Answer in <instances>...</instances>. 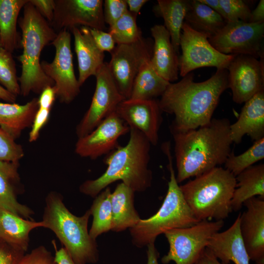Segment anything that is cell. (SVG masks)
Returning a JSON list of instances; mask_svg holds the SVG:
<instances>
[{
  "mask_svg": "<svg viewBox=\"0 0 264 264\" xmlns=\"http://www.w3.org/2000/svg\"><path fill=\"white\" fill-rule=\"evenodd\" d=\"M71 30L74 37L75 51L78 60V81L81 86L90 76H95L105 62V54L96 45L88 27H73Z\"/></svg>",
  "mask_w": 264,
  "mask_h": 264,
  "instance_id": "22",
  "label": "cell"
},
{
  "mask_svg": "<svg viewBox=\"0 0 264 264\" xmlns=\"http://www.w3.org/2000/svg\"><path fill=\"white\" fill-rule=\"evenodd\" d=\"M0 85L16 97L20 94L15 62L12 53L2 47L0 44Z\"/></svg>",
  "mask_w": 264,
  "mask_h": 264,
  "instance_id": "35",
  "label": "cell"
},
{
  "mask_svg": "<svg viewBox=\"0 0 264 264\" xmlns=\"http://www.w3.org/2000/svg\"><path fill=\"white\" fill-rule=\"evenodd\" d=\"M43 227L41 221L28 220L0 207V238L25 252L29 243V234Z\"/></svg>",
  "mask_w": 264,
  "mask_h": 264,
  "instance_id": "26",
  "label": "cell"
},
{
  "mask_svg": "<svg viewBox=\"0 0 264 264\" xmlns=\"http://www.w3.org/2000/svg\"><path fill=\"white\" fill-rule=\"evenodd\" d=\"M223 220H201L196 224L184 228H175L164 234L169 244V250L161 258V263L167 264H194L207 246L212 237L222 228Z\"/></svg>",
  "mask_w": 264,
  "mask_h": 264,
  "instance_id": "8",
  "label": "cell"
},
{
  "mask_svg": "<svg viewBox=\"0 0 264 264\" xmlns=\"http://www.w3.org/2000/svg\"><path fill=\"white\" fill-rule=\"evenodd\" d=\"M194 264H222L213 254V252L206 247L200 256Z\"/></svg>",
  "mask_w": 264,
  "mask_h": 264,
  "instance_id": "46",
  "label": "cell"
},
{
  "mask_svg": "<svg viewBox=\"0 0 264 264\" xmlns=\"http://www.w3.org/2000/svg\"><path fill=\"white\" fill-rule=\"evenodd\" d=\"M264 22L238 21L227 22L213 37L211 44L226 55H244L256 59L264 57Z\"/></svg>",
  "mask_w": 264,
  "mask_h": 264,
  "instance_id": "10",
  "label": "cell"
},
{
  "mask_svg": "<svg viewBox=\"0 0 264 264\" xmlns=\"http://www.w3.org/2000/svg\"><path fill=\"white\" fill-rule=\"evenodd\" d=\"M40 15L50 23L53 18L55 0H29Z\"/></svg>",
  "mask_w": 264,
  "mask_h": 264,
  "instance_id": "43",
  "label": "cell"
},
{
  "mask_svg": "<svg viewBox=\"0 0 264 264\" xmlns=\"http://www.w3.org/2000/svg\"><path fill=\"white\" fill-rule=\"evenodd\" d=\"M128 132L129 126L114 111L90 133L78 138L75 153L81 157L96 159L117 148L118 139Z\"/></svg>",
  "mask_w": 264,
  "mask_h": 264,
  "instance_id": "16",
  "label": "cell"
},
{
  "mask_svg": "<svg viewBox=\"0 0 264 264\" xmlns=\"http://www.w3.org/2000/svg\"><path fill=\"white\" fill-rule=\"evenodd\" d=\"M134 193L121 182L111 193V231H125L135 226L141 219L134 206Z\"/></svg>",
  "mask_w": 264,
  "mask_h": 264,
  "instance_id": "25",
  "label": "cell"
},
{
  "mask_svg": "<svg viewBox=\"0 0 264 264\" xmlns=\"http://www.w3.org/2000/svg\"><path fill=\"white\" fill-rule=\"evenodd\" d=\"M105 22L111 26L128 11L126 0H105L103 2Z\"/></svg>",
  "mask_w": 264,
  "mask_h": 264,
  "instance_id": "38",
  "label": "cell"
},
{
  "mask_svg": "<svg viewBox=\"0 0 264 264\" xmlns=\"http://www.w3.org/2000/svg\"><path fill=\"white\" fill-rule=\"evenodd\" d=\"M184 22L208 39L215 36L227 22L219 14L198 0H190Z\"/></svg>",
  "mask_w": 264,
  "mask_h": 264,
  "instance_id": "30",
  "label": "cell"
},
{
  "mask_svg": "<svg viewBox=\"0 0 264 264\" xmlns=\"http://www.w3.org/2000/svg\"><path fill=\"white\" fill-rule=\"evenodd\" d=\"M147 250V263L146 264H159L158 258L159 253L157 250L154 243L148 244Z\"/></svg>",
  "mask_w": 264,
  "mask_h": 264,
  "instance_id": "48",
  "label": "cell"
},
{
  "mask_svg": "<svg viewBox=\"0 0 264 264\" xmlns=\"http://www.w3.org/2000/svg\"><path fill=\"white\" fill-rule=\"evenodd\" d=\"M95 77L96 87L90 106L76 127L78 138L92 131L125 100L116 86L108 63L104 62Z\"/></svg>",
  "mask_w": 264,
  "mask_h": 264,
  "instance_id": "13",
  "label": "cell"
},
{
  "mask_svg": "<svg viewBox=\"0 0 264 264\" xmlns=\"http://www.w3.org/2000/svg\"><path fill=\"white\" fill-rule=\"evenodd\" d=\"M38 108L37 98L23 105L0 102V128L16 140L31 127Z\"/></svg>",
  "mask_w": 264,
  "mask_h": 264,
  "instance_id": "24",
  "label": "cell"
},
{
  "mask_svg": "<svg viewBox=\"0 0 264 264\" xmlns=\"http://www.w3.org/2000/svg\"><path fill=\"white\" fill-rule=\"evenodd\" d=\"M161 148L169 162L170 177L168 190L158 211L148 219H141L129 229L132 243L138 248L154 243L156 238L167 231L191 226L200 221L187 205L177 182L170 142L164 143Z\"/></svg>",
  "mask_w": 264,
  "mask_h": 264,
  "instance_id": "6",
  "label": "cell"
},
{
  "mask_svg": "<svg viewBox=\"0 0 264 264\" xmlns=\"http://www.w3.org/2000/svg\"><path fill=\"white\" fill-rule=\"evenodd\" d=\"M24 154L21 145L0 128V161L19 162Z\"/></svg>",
  "mask_w": 264,
  "mask_h": 264,
  "instance_id": "37",
  "label": "cell"
},
{
  "mask_svg": "<svg viewBox=\"0 0 264 264\" xmlns=\"http://www.w3.org/2000/svg\"><path fill=\"white\" fill-rule=\"evenodd\" d=\"M223 18L227 22H249L251 10L242 0H219Z\"/></svg>",
  "mask_w": 264,
  "mask_h": 264,
  "instance_id": "36",
  "label": "cell"
},
{
  "mask_svg": "<svg viewBox=\"0 0 264 264\" xmlns=\"http://www.w3.org/2000/svg\"><path fill=\"white\" fill-rule=\"evenodd\" d=\"M17 97L0 85V99L7 103H15Z\"/></svg>",
  "mask_w": 264,
  "mask_h": 264,
  "instance_id": "51",
  "label": "cell"
},
{
  "mask_svg": "<svg viewBox=\"0 0 264 264\" xmlns=\"http://www.w3.org/2000/svg\"><path fill=\"white\" fill-rule=\"evenodd\" d=\"M264 158V137L255 141L253 144L242 154L236 155L232 151L224 164L225 169L236 176L244 170Z\"/></svg>",
  "mask_w": 264,
  "mask_h": 264,
  "instance_id": "33",
  "label": "cell"
},
{
  "mask_svg": "<svg viewBox=\"0 0 264 264\" xmlns=\"http://www.w3.org/2000/svg\"><path fill=\"white\" fill-rule=\"evenodd\" d=\"M136 17L137 14L128 10L109 27L108 32L113 37L115 44H131L142 37L141 30L136 23Z\"/></svg>",
  "mask_w": 264,
  "mask_h": 264,
  "instance_id": "34",
  "label": "cell"
},
{
  "mask_svg": "<svg viewBox=\"0 0 264 264\" xmlns=\"http://www.w3.org/2000/svg\"><path fill=\"white\" fill-rule=\"evenodd\" d=\"M29 0H0V44L12 53L21 47L17 30L18 16Z\"/></svg>",
  "mask_w": 264,
  "mask_h": 264,
  "instance_id": "28",
  "label": "cell"
},
{
  "mask_svg": "<svg viewBox=\"0 0 264 264\" xmlns=\"http://www.w3.org/2000/svg\"><path fill=\"white\" fill-rule=\"evenodd\" d=\"M170 83L156 72L150 60L142 66L135 77L129 99H155L161 96Z\"/></svg>",
  "mask_w": 264,
  "mask_h": 264,
  "instance_id": "31",
  "label": "cell"
},
{
  "mask_svg": "<svg viewBox=\"0 0 264 264\" xmlns=\"http://www.w3.org/2000/svg\"><path fill=\"white\" fill-rule=\"evenodd\" d=\"M93 39L98 48L103 52H111L115 47V41L109 32L89 28Z\"/></svg>",
  "mask_w": 264,
  "mask_h": 264,
  "instance_id": "42",
  "label": "cell"
},
{
  "mask_svg": "<svg viewBox=\"0 0 264 264\" xmlns=\"http://www.w3.org/2000/svg\"><path fill=\"white\" fill-rule=\"evenodd\" d=\"M154 41L142 37L128 44H117L108 63L116 86L125 99L130 97L134 80L142 66L151 60Z\"/></svg>",
  "mask_w": 264,
  "mask_h": 264,
  "instance_id": "11",
  "label": "cell"
},
{
  "mask_svg": "<svg viewBox=\"0 0 264 264\" xmlns=\"http://www.w3.org/2000/svg\"><path fill=\"white\" fill-rule=\"evenodd\" d=\"M190 72L179 81L170 83L158 101L162 112L174 115L171 131L196 129L209 123L221 95L229 88L227 69H217L210 78L194 81Z\"/></svg>",
  "mask_w": 264,
  "mask_h": 264,
  "instance_id": "1",
  "label": "cell"
},
{
  "mask_svg": "<svg viewBox=\"0 0 264 264\" xmlns=\"http://www.w3.org/2000/svg\"><path fill=\"white\" fill-rule=\"evenodd\" d=\"M228 119L212 118L208 124L184 132L171 131L178 183L224 164L231 152Z\"/></svg>",
  "mask_w": 264,
  "mask_h": 264,
  "instance_id": "2",
  "label": "cell"
},
{
  "mask_svg": "<svg viewBox=\"0 0 264 264\" xmlns=\"http://www.w3.org/2000/svg\"><path fill=\"white\" fill-rule=\"evenodd\" d=\"M56 98L53 87H48L44 89L38 98L39 108L51 110Z\"/></svg>",
  "mask_w": 264,
  "mask_h": 264,
  "instance_id": "44",
  "label": "cell"
},
{
  "mask_svg": "<svg viewBox=\"0 0 264 264\" xmlns=\"http://www.w3.org/2000/svg\"><path fill=\"white\" fill-rule=\"evenodd\" d=\"M111 193L110 188L109 187L106 188L94 198L89 209L93 217L89 234L94 240H96L100 235L111 230Z\"/></svg>",
  "mask_w": 264,
  "mask_h": 264,
  "instance_id": "32",
  "label": "cell"
},
{
  "mask_svg": "<svg viewBox=\"0 0 264 264\" xmlns=\"http://www.w3.org/2000/svg\"><path fill=\"white\" fill-rule=\"evenodd\" d=\"M240 214L227 230L217 232L210 239L208 247L222 264H249L240 231Z\"/></svg>",
  "mask_w": 264,
  "mask_h": 264,
  "instance_id": "21",
  "label": "cell"
},
{
  "mask_svg": "<svg viewBox=\"0 0 264 264\" xmlns=\"http://www.w3.org/2000/svg\"><path fill=\"white\" fill-rule=\"evenodd\" d=\"M23 9V16L18 21L22 31V53L17 59L22 65L21 74L18 77L20 95L26 97L31 92L40 94L46 88L54 85L41 67L40 55L43 48L55 39L57 33L29 0Z\"/></svg>",
  "mask_w": 264,
  "mask_h": 264,
  "instance_id": "4",
  "label": "cell"
},
{
  "mask_svg": "<svg viewBox=\"0 0 264 264\" xmlns=\"http://www.w3.org/2000/svg\"><path fill=\"white\" fill-rule=\"evenodd\" d=\"M243 204L240 231L248 255L256 264H264V198L253 197Z\"/></svg>",
  "mask_w": 264,
  "mask_h": 264,
  "instance_id": "18",
  "label": "cell"
},
{
  "mask_svg": "<svg viewBox=\"0 0 264 264\" xmlns=\"http://www.w3.org/2000/svg\"><path fill=\"white\" fill-rule=\"evenodd\" d=\"M115 111L130 128L142 133L151 145L157 144L162 121L158 101L125 99L118 104Z\"/></svg>",
  "mask_w": 264,
  "mask_h": 264,
  "instance_id": "17",
  "label": "cell"
},
{
  "mask_svg": "<svg viewBox=\"0 0 264 264\" xmlns=\"http://www.w3.org/2000/svg\"><path fill=\"white\" fill-rule=\"evenodd\" d=\"M102 0H55L54 16L50 26L58 33L82 25L103 30L106 28Z\"/></svg>",
  "mask_w": 264,
  "mask_h": 264,
  "instance_id": "14",
  "label": "cell"
},
{
  "mask_svg": "<svg viewBox=\"0 0 264 264\" xmlns=\"http://www.w3.org/2000/svg\"><path fill=\"white\" fill-rule=\"evenodd\" d=\"M50 110L44 108H38L29 133L28 140L30 142H35L39 138L41 130L48 121Z\"/></svg>",
  "mask_w": 264,
  "mask_h": 264,
  "instance_id": "41",
  "label": "cell"
},
{
  "mask_svg": "<svg viewBox=\"0 0 264 264\" xmlns=\"http://www.w3.org/2000/svg\"><path fill=\"white\" fill-rule=\"evenodd\" d=\"M219 14L223 18V12L219 0H198Z\"/></svg>",
  "mask_w": 264,
  "mask_h": 264,
  "instance_id": "50",
  "label": "cell"
},
{
  "mask_svg": "<svg viewBox=\"0 0 264 264\" xmlns=\"http://www.w3.org/2000/svg\"><path fill=\"white\" fill-rule=\"evenodd\" d=\"M128 10L132 13L137 14L142 6L149 0H126Z\"/></svg>",
  "mask_w": 264,
  "mask_h": 264,
  "instance_id": "49",
  "label": "cell"
},
{
  "mask_svg": "<svg viewBox=\"0 0 264 264\" xmlns=\"http://www.w3.org/2000/svg\"><path fill=\"white\" fill-rule=\"evenodd\" d=\"M16 264H57L54 256L45 247L40 245L24 254Z\"/></svg>",
  "mask_w": 264,
  "mask_h": 264,
  "instance_id": "39",
  "label": "cell"
},
{
  "mask_svg": "<svg viewBox=\"0 0 264 264\" xmlns=\"http://www.w3.org/2000/svg\"><path fill=\"white\" fill-rule=\"evenodd\" d=\"M151 143L139 131L130 128L127 144L109 153L105 172L99 177L84 181L80 192L94 198L110 184L121 180L134 192L145 191L152 185L153 173L149 167Z\"/></svg>",
  "mask_w": 264,
  "mask_h": 264,
  "instance_id": "3",
  "label": "cell"
},
{
  "mask_svg": "<svg viewBox=\"0 0 264 264\" xmlns=\"http://www.w3.org/2000/svg\"><path fill=\"white\" fill-rule=\"evenodd\" d=\"M52 242L55 249L54 257L57 264H75L64 247L57 249L55 241H53Z\"/></svg>",
  "mask_w": 264,
  "mask_h": 264,
  "instance_id": "45",
  "label": "cell"
},
{
  "mask_svg": "<svg viewBox=\"0 0 264 264\" xmlns=\"http://www.w3.org/2000/svg\"><path fill=\"white\" fill-rule=\"evenodd\" d=\"M90 216L89 209L80 217L71 213L62 196L56 191L50 192L45 198L43 227L56 235L75 264H95L99 260L96 240L91 238L88 229Z\"/></svg>",
  "mask_w": 264,
  "mask_h": 264,
  "instance_id": "5",
  "label": "cell"
},
{
  "mask_svg": "<svg viewBox=\"0 0 264 264\" xmlns=\"http://www.w3.org/2000/svg\"><path fill=\"white\" fill-rule=\"evenodd\" d=\"M236 186V176L227 169L217 167L180 188L198 220H223L232 211L231 201Z\"/></svg>",
  "mask_w": 264,
  "mask_h": 264,
  "instance_id": "7",
  "label": "cell"
},
{
  "mask_svg": "<svg viewBox=\"0 0 264 264\" xmlns=\"http://www.w3.org/2000/svg\"><path fill=\"white\" fill-rule=\"evenodd\" d=\"M19 167V162L0 161V207L24 219H31L33 211L17 200V195L22 192Z\"/></svg>",
  "mask_w": 264,
  "mask_h": 264,
  "instance_id": "23",
  "label": "cell"
},
{
  "mask_svg": "<svg viewBox=\"0 0 264 264\" xmlns=\"http://www.w3.org/2000/svg\"><path fill=\"white\" fill-rule=\"evenodd\" d=\"M264 22V0H261L254 10L251 11L249 22Z\"/></svg>",
  "mask_w": 264,
  "mask_h": 264,
  "instance_id": "47",
  "label": "cell"
},
{
  "mask_svg": "<svg viewBox=\"0 0 264 264\" xmlns=\"http://www.w3.org/2000/svg\"><path fill=\"white\" fill-rule=\"evenodd\" d=\"M154 39L151 63L156 72L164 79L171 83L178 80V55L171 41L169 32L163 25L155 24L151 28Z\"/></svg>",
  "mask_w": 264,
  "mask_h": 264,
  "instance_id": "20",
  "label": "cell"
},
{
  "mask_svg": "<svg viewBox=\"0 0 264 264\" xmlns=\"http://www.w3.org/2000/svg\"><path fill=\"white\" fill-rule=\"evenodd\" d=\"M263 58L258 60L250 56L237 55L229 65L227 68L229 88L236 103H245L264 89Z\"/></svg>",
  "mask_w": 264,
  "mask_h": 264,
  "instance_id": "15",
  "label": "cell"
},
{
  "mask_svg": "<svg viewBox=\"0 0 264 264\" xmlns=\"http://www.w3.org/2000/svg\"><path fill=\"white\" fill-rule=\"evenodd\" d=\"M190 0H158L153 11L162 17L164 26L169 32L171 43L178 55L180 37Z\"/></svg>",
  "mask_w": 264,
  "mask_h": 264,
  "instance_id": "29",
  "label": "cell"
},
{
  "mask_svg": "<svg viewBox=\"0 0 264 264\" xmlns=\"http://www.w3.org/2000/svg\"><path fill=\"white\" fill-rule=\"evenodd\" d=\"M245 134L254 141L264 137V89L245 102L238 120L230 125L233 143L239 144Z\"/></svg>",
  "mask_w": 264,
  "mask_h": 264,
  "instance_id": "19",
  "label": "cell"
},
{
  "mask_svg": "<svg viewBox=\"0 0 264 264\" xmlns=\"http://www.w3.org/2000/svg\"><path fill=\"white\" fill-rule=\"evenodd\" d=\"M181 54L178 57L179 73L184 77L203 67L227 69L236 55H226L217 50L208 38L184 22L180 37Z\"/></svg>",
  "mask_w": 264,
  "mask_h": 264,
  "instance_id": "12",
  "label": "cell"
},
{
  "mask_svg": "<svg viewBox=\"0 0 264 264\" xmlns=\"http://www.w3.org/2000/svg\"><path fill=\"white\" fill-rule=\"evenodd\" d=\"M25 252L0 239V264H16Z\"/></svg>",
  "mask_w": 264,
  "mask_h": 264,
  "instance_id": "40",
  "label": "cell"
},
{
  "mask_svg": "<svg viewBox=\"0 0 264 264\" xmlns=\"http://www.w3.org/2000/svg\"></svg>",
  "mask_w": 264,
  "mask_h": 264,
  "instance_id": "52",
  "label": "cell"
},
{
  "mask_svg": "<svg viewBox=\"0 0 264 264\" xmlns=\"http://www.w3.org/2000/svg\"></svg>",
  "mask_w": 264,
  "mask_h": 264,
  "instance_id": "53",
  "label": "cell"
},
{
  "mask_svg": "<svg viewBox=\"0 0 264 264\" xmlns=\"http://www.w3.org/2000/svg\"><path fill=\"white\" fill-rule=\"evenodd\" d=\"M236 186L231 201L232 211H239L244 202L256 196L264 198V164L252 165L236 176Z\"/></svg>",
  "mask_w": 264,
  "mask_h": 264,
  "instance_id": "27",
  "label": "cell"
},
{
  "mask_svg": "<svg viewBox=\"0 0 264 264\" xmlns=\"http://www.w3.org/2000/svg\"><path fill=\"white\" fill-rule=\"evenodd\" d=\"M51 44L55 48L54 59L51 63L43 61L41 67L54 82L56 97L68 104L78 95L81 87L74 71L70 33L66 29L62 30Z\"/></svg>",
  "mask_w": 264,
  "mask_h": 264,
  "instance_id": "9",
  "label": "cell"
}]
</instances>
